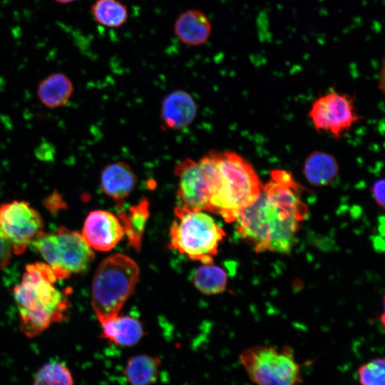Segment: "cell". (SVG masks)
<instances>
[{"instance_id": "cell-10", "label": "cell", "mask_w": 385, "mask_h": 385, "mask_svg": "<svg viewBox=\"0 0 385 385\" xmlns=\"http://www.w3.org/2000/svg\"><path fill=\"white\" fill-rule=\"evenodd\" d=\"M309 117L317 131H326L339 138L359 117L354 99L346 94L331 91L317 98L312 104Z\"/></svg>"}, {"instance_id": "cell-12", "label": "cell", "mask_w": 385, "mask_h": 385, "mask_svg": "<svg viewBox=\"0 0 385 385\" xmlns=\"http://www.w3.org/2000/svg\"><path fill=\"white\" fill-rule=\"evenodd\" d=\"M212 31L208 17L198 9H188L182 12L174 23V32L184 44L197 46L204 44Z\"/></svg>"}, {"instance_id": "cell-8", "label": "cell", "mask_w": 385, "mask_h": 385, "mask_svg": "<svg viewBox=\"0 0 385 385\" xmlns=\"http://www.w3.org/2000/svg\"><path fill=\"white\" fill-rule=\"evenodd\" d=\"M178 179L177 194L180 205L195 210L209 211L217 183V168L209 153L198 161L186 159L175 166Z\"/></svg>"}, {"instance_id": "cell-6", "label": "cell", "mask_w": 385, "mask_h": 385, "mask_svg": "<svg viewBox=\"0 0 385 385\" xmlns=\"http://www.w3.org/2000/svg\"><path fill=\"white\" fill-rule=\"evenodd\" d=\"M31 244L51 267L58 279L88 269L94 259L93 249L81 234L66 228L42 233Z\"/></svg>"}, {"instance_id": "cell-13", "label": "cell", "mask_w": 385, "mask_h": 385, "mask_svg": "<svg viewBox=\"0 0 385 385\" xmlns=\"http://www.w3.org/2000/svg\"><path fill=\"white\" fill-rule=\"evenodd\" d=\"M137 178L131 168L123 162H117L104 168L101 174L103 192L116 202H121L134 190Z\"/></svg>"}, {"instance_id": "cell-26", "label": "cell", "mask_w": 385, "mask_h": 385, "mask_svg": "<svg viewBox=\"0 0 385 385\" xmlns=\"http://www.w3.org/2000/svg\"><path fill=\"white\" fill-rule=\"evenodd\" d=\"M374 247L377 251L383 252L384 250V242L382 237L380 236L374 237Z\"/></svg>"}, {"instance_id": "cell-24", "label": "cell", "mask_w": 385, "mask_h": 385, "mask_svg": "<svg viewBox=\"0 0 385 385\" xmlns=\"http://www.w3.org/2000/svg\"><path fill=\"white\" fill-rule=\"evenodd\" d=\"M12 247L0 228V270L9 264L11 257Z\"/></svg>"}, {"instance_id": "cell-18", "label": "cell", "mask_w": 385, "mask_h": 385, "mask_svg": "<svg viewBox=\"0 0 385 385\" xmlns=\"http://www.w3.org/2000/svg\"><path fill=\"white\" fill-rule=\"evenodd\" d=\"M73 86L63 73H53L39 83L37 96L41 102L48 108L64 106L71 98Z\"/></svg>"}, {"instance_id": "cell-4", "label": "cell", "mask_w": 385, "mask_h": 385, "mask_svg": "<svg viewBox=\"0 0 385 385\" xmlns=\"http://www.w3.org/2000/svg\"><path fill=\"white\" fill-rule=\"evenodd\" d=\"M139 277V268L130 257L113 254L98 265L93 280L91 304L102 323L116 317L131 295Z\"/></svg>"}, {"instance_id": "cell-22", "label": "cell", "mask_w": 385, "mask_h": 385, "mask_svg": "<svg viewBox=\"0 0 385 385\" xmlns=\"http://www.w3.org/2000/svg\"><path fill=\"white\" fill-rule=\"evenodd\" d=\"M74 383L73 374L66 364L51 361L38 369L32 385H74Z\"/></svg>"}, {"instance_id": "cell-21", "label": "cell", "mask_w": 385, "mask_h": 385, "mask_svg": "<svg viewBox=\"0 0 385 385\" xmlns=\"http://www.w3.org/2000/svg\"><path fill=\"white\" fill-rule=\"evenodd\" d=\"M91 10L95 20L109 28L123 26L128 18L127 6L119 0H96Z\"/></svg>"}, {"instance_id": "cell-16", "label": "cell", "mask_w": 385, "mask_h": 385, "mask_svg": "<svg viewBox=\"0 0 385 385\" xmlns=\"http://www.w3.org/2000/svg\"><path fill=\"white\" fill-rule=\"evenodd\" d=\"M303 173L306 180L314 186H325L332 183L339 173L337 160L330 154L314 151L305 159Z\"/></svg>"}, {"instance_id": "cell-9", "label": "cell", "mask_w": 385, "mask_h": 385, "mask_svg": "<svg viewBox=\"0 0 385 385\" xmlns=\"http://www.w3.org/2000/svg\"><path fill=\"white\" fill-rule=\"evenodd\" d=\"M0 228L10 242L13 252L20 255L43 233V222L29 202L15 200L0 205Z\"/></svg>"}, {"instance_id": "cell-7", "label": "cell", "mask_w": 385, "mask_h": 385, "mask_svg": "<svg viewBox=\"0 0 385 385\" xmlns=\"http://www.w3.org/2000/svg\"><path fill=\"white\" fill-rule=\"evenodd\" d=\"M240 360L250 380L257 385H299L300 366L293 350L271 346H255L245 349Z\"/></svg>"}, {"instance_id": "cell-23", "label": "cell", "mask_w": 385, "mask_h": 385, "mask_svg": "<svg viewBox=\"0 0 385 385\" xmlns=\"http://www.w3.org/2000/svg\"><path fill=\"white\" fill-rule=\"evenodd\" d=\"M360 385H385V361L375 358L361 365L357 371Z\"/></svg>"}, {"instance_id": "cell-25", "label": "cell", "mask_w": 385, "mask_h": 385, "mask_svg": "<svg viewBox=\"0 0 385 385\" xmlns=\"http://www.w3.org/2000/svg\"><path fill=\"white\" fill-rule=\"evenodd\" d=\"M371 192L374 200L381 208L384 207V180L379 179L376 180L371 188Z\"/></svg>"}, {"instance_id": "cell-17", "label": "cell", "mask_w": 385, "mask_h": 385, "mask_svg": "<svg viewBox=\"0 0 385 385\" xmlns=\"http://www.w3.org/2000/svg\"><path fill=\"white\" fill-rule=\"evenodd\" d=\"M160 366L157 356L137 354L127 360L123 374L130 385H153L158 380Z\"/></svg>"}, {"instance_id": "cell-11", "label": "cell", "mask_w": 385, "mask_h": 385, "mask_svg": "<svg viewBox=\"0 0 385 385\" xmlns=\"http://www.w3.org/2000/svg\"><path fill=\"white\" fill-rule=\"evenodd\" d=\"M81 235L93 250L107 252L120 241L124 233L118 217L107 210H96L86 217Z\"/></svg>"}, {"instance_id": "cell-2", "label": "cell", "mask_w": 385, "mask_h": 385, "mask_svg": "<svg viewBox=\"0 0 385 385\" xmlns=\"http://www.w3.org/2000/svg\"><path fill=\"white\" fill-rule=\"evenodd\" d=\"M57 277L47 263L27 265L14 289L20 329L29 338L37 337L53 323L66 319L68 301L54 283Z\"/></svg>"}, {"instance_id": "cell-15", "label": "cell", "mask_w": 385, "mask_h": 385, "mask_svg": "<svg viewBox=\"0 0 385 385\" xmlns=\"http://www.w3.org/2000/svg\"><path fill=\"white\" fill-rule=\"evenodd\" d=\"M196 113V104L187 92H172L163 101L162 118L170 128L180 129L189 125L194 120Z\"/></svg>"}, {"instance_id": "cell-14", "label": "cell", "mask_w": 385, "mask_h": 385, "mask_svg": "<svg viewBox=\"0 0 385 385\" xmlns=\"http://www.w3.org/2000/svg\"><path fill=\"white\" fill-rule=\"evenodd\" d=\"M101 324V337L116 346H133L145 335L140 322L130 316L117 315Z\"/></svg>"}, {"instance_id": "cell-1", "label": "cell", "mask_w": 385, "mask_h": 385, "mask_svg": "<svg viewBox=\"0 0 385 385\" xmlns=\"http://www.w3.org/2000/svg\"><path fill=\"white\" fill-rule=\"evenodd\" d=\"M291 173L272 170L257 199L235 216V230L257 252L288 253L308 210Z\"/></svg>"}, {"instance_id": "cell-3", "label": "cell", "mask_w": 385, "mask_h": 385, "mask_svg": "<svg viewBox=\"0 0 385 385\" xmlns=\"http://www.w3.org/2000/svg\"><path fill=\"white\" fill-rule=\"evenodd\" d=\"M217 168V183L209 211L233 222L236 215L259 197L263 184L252 165L230 151L210 153Z\"/></svg>"}, {"instance_id": "cell-20", "label": "cell", "mask_w": 385, "mask_h": 385, "mask_svg": "<svg viewBox=\"0 0 385 385\" xmlns=\"http://www.w3.org/2000/svg\"><path fill=\"white\" fill-rule=\"evenodd\" d=\"M227 276L220 267L211 264H203L194 272L192 282L200 292L215 294L223 292L226 287Z\"/></svg>"}, {"instance_id": "cell-27", "label": "cell", "mask_w": 385, "mask_h": 385, "mask_svg": "<svg viewBox=\"0 0 385 385\" xmlns=\"http://www.w3.org/2000/svg\"><path fill=\"white\" fill-rule=\"evenodd\" d=\"M58 2H60V3H63V4H67V3H71V2H73L76 0H55Z\"/></svg>"}, {"instance_id": "cell-5", "label": "cell", "mask_w": 385, "mask_h": 385, "mask_svg": "<svg viewBox=\"0 0 385 385\" xmlns=\"http://www.w3.org/2000/svg\"><path fill=\"white\" fill-rule=\"evenodd\" d=\"M170 227V247L192 260L211 264L225 231L208 214L183 206L175 208Z\"/></svg>"}, {"instance_id": "cell-19", "label": "cell", "mask_w": 385, "mask_h": 385, "mask_svg": "<svg viewBox=\"0 0 385 385\" xmlns=\"http://www.w3.org/2000/svg\"><path fill=\"white\" fill-rule=\"evenodd\" d=\"M149 217L148 203L144 200L131 207L128 212H123L118 217L124 235L130 244L138 251L142 245L143 237Z\"/></svg>"}]
</instances>
